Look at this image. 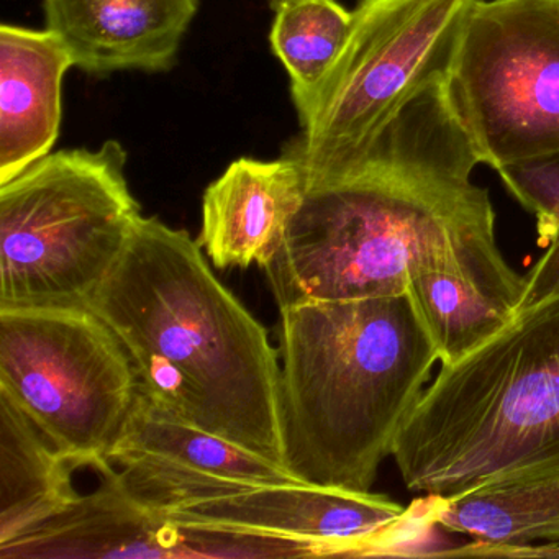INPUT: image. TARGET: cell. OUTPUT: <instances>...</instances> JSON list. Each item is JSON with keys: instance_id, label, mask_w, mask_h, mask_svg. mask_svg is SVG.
<instances>
[{"instance_id": "cell-1", "label": "cell", "mask_w": 559, "mask_h": 559, "mask_svg": "<svg viewBox=\"0 0 559 559\" xmlns=\"http://www.w3.org/2000/svg\"><path fill=\"white\" fill-rule=\"evenodd\" d=\"M443 83L402 109L352 168L304 182L283 247L264 267L280 309L405 293L425 271H450L512 299L525 274L503 257L489 189Z\"/></svg>"}, {"instance_id": "cell-2", "label": "cell", "mask_w": 559, "mask_h": 559, "mask_svg": "<svg viewBox=\"0 0 559 559\" xmlns=\"http://www.w3.org/2000/svg\"><path fill=\"white\" fill-rule=\"evenodd\" d=\"M176 417L284 466L280 353L186 230L142 217L87 306Z\"/></svg>"}, {"instance_id": "cell-3", "label": "cell", "mask_w": 559, "mask_h": 559, "mask_svg": "<svg viewBox=\"0 0 559 559\" xmlns=\"http://www.w3.org/2000/svg\"><path fill=\"white\" fill-rule=\"evenodd\" d=\"M284 467L369 492L440 361L407 293L281 309Z\"/></svg>"}, {"instance_id": "cell-4", "label": "cell", "mask_w": 559, "mask_h": 559, "mask_svg": "<svg viewBox=\"0 0 559 559\" xmlns=\"http://www.w3.org/2000/svg\"><path fill=\"white\" fill-rule=\"evenodd\" d=\"M392 457L405 487L428 497L559 476V287L441 365Z\"/></svg>"}, {"instance_id": "cell-5", "label": "cell", "mask_w": 559, "mask_h": 559, "mask_svg": "<svg viewBox=\"0 0 559 559\" xmlns=\"http://www.w3.org/2000/svg\"><path fill=\"white\" fill-rule=\"evenodd\" d=\"M127 152L50 153L0 185V306H87L142 221Z\"/></svg>"}, {"instance_id": "cell-6", "label": "cell", "mask_w": 559, "mask_h": 559, "mask_svg": "<svg viewBox=\"0 0 559 559\" xmlns=\"http://www.w3.org/2000/svg\"><path fill=\"white\" fill-rule=\"evenodd\" d=\"M477 0H359L335 63L284 146L302 181L352 168L411 100L447 81Z\"/></svg>"}, {"instance_id": "cell-7", "label": "cell", "mask_w": 559, "mask_h": 559, "mask_svg": "<svg viewBox=\"0 0 559 559\" xmlns=\"http://www.w3.org/2000/svg\"><path fill=\"white\" fill-rule=\"evenodd\" d=\"M140 378L109 323L86 306H0V394L78 466L122 433Z\"/></svg>"}, {"instance_id": "cell-8", "label": "cell", "mask_w": 559, "mask_h": 559, "mask_svg": "<svg viewBox=\"0 0 559 559\" xmlns=\"http://www.w3.org/2000/svg\"><path fill=\"white\" fill-rule=\"evenodd\" d=\"M480 165L559 155V0H477L447 81Z\"/></svg>"}, {"instance_id": "cell-9", "label": "cell", "mask_w": 559, "mask_h": 559, "mask_svg": "<svg viewBox=\"0 0 559 559\" xmlns=\"http://www.w3.org/2000/svg\"><path fill=\"white\" fill-rule=\"evenodd\" d=\"M420 500L404 507L382 493L309 484L250 486L162 512L179 526L277 536L316 546L322 556L402 555L425 522Z\"/></svg>"}, {"instance_id": "cell-10", "label": "cell", "mask_w": 559, "mask_h": 559, "mask_svg": "<svg viewBox=\"0 0 559 559\" xmlns=\"http://www.w3.org/2000/svg\"><path fill=\"white\" fill-rule=\"evenodd\" d=\"M107 461L126 489L158 512L250 486L304 484L281 464L176 417L142 388Z\"/></svg>"}, {"instance_id": "cell-11", "label": "cell", "mask_w": 559, "mask_h": 559, "mask_svg": "<svg viewBox=\"0 0 559 559\" xmlns=\"http://www.w3.org/2000/svg\"><path fill=\"white\" fill-rule=\"evenodd\" d=\"M91 466L99 474L96 489L0 546V558H202L194 533L133 497L109 461Z\"/></svg>"}, {"instance_id": "cell-12", "label": "cell", "mask_w": 559, "mask_h": 559, "mask_svg": "<svg viewBox=\"0 0 559 559\" xmlns=\"http://www.w3.org/2000/svg\"><path fill=\"white\" fill-rule=\"evenodd\" d=\"M44 12L83 73H166L178 63L199 0H44Z\"/></svg>"}, {"instance_id": "cell-13", "label": "cell", "mask_w": 559, "mask_h": 559, "mask_svg": "<svg viewBox=\"0 0 559 559\" xmlns=\"http://www.w3.org/2000/svg\"><path fill=\"white\" fill-rule=\"evenodd\" d=\"M302 192L299 166L284 153L273 162L237 159L205 189L198 243L217 270L270 266Z\"/></svg>"}, {"instance_id": "cell-14", "label": "cell", "mask_w": 559, "mask_h": 559, "mask_svg": "<svg viewBox=\"0 0 559 559\" xmlns=\"http://www.w3.org/2000/svg\"><path fill=\"white\" fill-rule=\"evenodd\" d=\"M71 68L70 53L48 28L0 27V185L53 153Z\"/></svg>"}, {"instance_id": "cell-15", "label": "cell", "mask_w": 559, "mask_h": 559, "mask_svg": "<svg viewBox=\"0 0 559 559\" xmlns=\"http://www.w3.org/2000/svg\"><path fill=\"white\" fill-rule=\"evenodd\" d=\"M430 528L469 536L473 543L431 556H480L486 549L559 543V476L502 484L454 497H428Z\"/></svg>"}, {"instance_id": "cell-16", "label": "cell", "mask_w": 559, "mask_h": 559, "mask_svg": "<svg viewBox=\"0 0 559 559\" xmlns=\"http://www.w3.org/2000/svg\"><path fill=\"white\" fill-rule=\"evenodd\" d=\"M78 464L0 394V546L53 519L78 497Z\"/></svg>"}, {"instance_id": "cell-17", "label": "cell", "mask_w": 559, "mask_h": 559, "mask_svg": "<svg viewBox=\"0 0 559 559\" xmlns=\"http://www.w3.org/2000/svg\"><path fill=\"white\" fill-rule=\"evenodd\" d=\"M405 293L441 365L473 352L519 309L509 297L450 271L415 274L408 277Z\"/></svg>"}, {"instance_id": "cell-18", "label": "cell", "mask_w": 559, "mask_h": 559, "mask_svg": "<svg viewBox=\"0 0 559 559\" xmlns=\"http://www.w3.org/2000/svg\"><path fill=\"white\" fill-rule=\"evenodd\" d=\"M270 44L289 74L296 112L306 106L342 51L353 11L338 0H270Z\"/></svg>"}, {"instance_id": "cell-19", "label": "cell", "mask_w": 559, "mask_h": 559, "mask_svg": "<svg viewBox=\"0 0 559 559\" xmlns=\"http://www.w3.org/2000/svg\"><path fill=\"white\" fill-rule=\"evenodd\" d=\"M503 188L535 218L543 253L525 274L526 306L559 287V155L497 171Z\"/></svg>"}]
</instances>
